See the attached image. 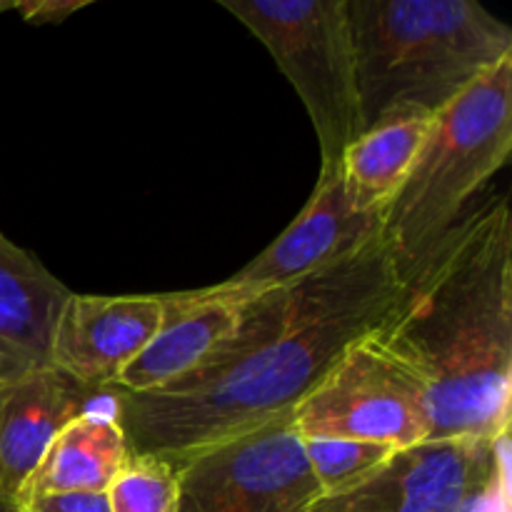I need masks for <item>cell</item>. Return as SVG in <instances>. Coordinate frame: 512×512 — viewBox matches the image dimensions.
I'll list each match as a JSON object with an SVG mask.
<instances>
[{"label": "cell", "instance_id": "obj_1", "mask_svg": "<svg viewBox=\"0 0 512 512\" xmlns=\"http://www.w3.org/2000/svg\"><path fill=\"white\" fill-rule=\"evenodd\" d=\"M403 280L383 238L288 288L253 295L235 333L188 378L108 388L133 455L183 460L293 413L340 358L380 328Z\"/></svg>", "mask_w": 512, "mask_h": 512}, {"label": "cell", "instance_id": "obj_2", "mask_svg": "<svg viewBox=\"0 0 512 512\" xmlns=\"http://www.w3.org/2000/svg\"><path fill=\"white\" fill-rule=\"evenodd\" d=\"M423 390L430 443L510 438L512 218L493 198L403 280L368 335Z\"/></svg>", "mask_w": 512, "mask_h": 512}, {"label": "cell", "instance_id": "obj_3", "mask_svg": "<svg viewBox=\"0 0 512 512\" xmlns=\"http://www.w3.org/2000/svg\"><path fill=\"white\" fill-rule=\"evenodd\" d=\"M360 135L438 115L512 55V30L475 0H345Z\"/></svg>", "mask_w": 512, "mask_h": 512}, {"label": "cell", "instance_id": "obj_4", "mask_svg": "<svg viewBox=\"0 0 512 512\" xmlns=\"http://www.w3.org/2000/svg\"><path fill=\"white\" fill-rule=\"evenodd\" d=\"M512 150V55L433 118L400 193L383 213V243L400 280L458 225L468 200Z\"/></svg>", "mask_w": 512, "mask_h": 512}, {"label": "cell", "instance_id": "obj_5", "mask_svg": "<svg viewBox=\"0 0 512 512\" xmlns=\"http://www.w3.org/2000/svg\"><path fill=\"white\" fill-rule=\"evenodd\" d=\"M268 48L315 125L320 175L360 138L353 40L345 0H218Z\"/></svg>", "mask_w": 512, "mask_h": 512}, {"label": "cell", "instance_id": "obj_6", "mask_svg": "<svg viewBox=\"0 0 512 512\" xmlns=\"http://www.w3.org/2000/svg\"><path fill=\"white\" fill-rule=\"evenodd\" d=\"M510 498V438L425 443L395 453L343 493L308 512H493Z\"/></svg>", "mask_w": 512, "mask_h": 512}, {"label": "cell", "instance_id": "obj_7", "mask_svg": "<svg viewBox=\"0 0 512 512\" xmlns=\"http://www.w3.org/2000/svg\"><path fill=\"white\" fill-rule=\"evenodd\" d=\"M290 415L175 460V512H308L323 493Z\"/></svg>", "mask_w": 512, "mask_h": 512}, {"label": "cell", "instance_id": "obj_8", "mask_svg": "<svg viewBox=\"0 0 512 512\" xmlns=\"http://www.w3.org/2000/svg\"><path fill=\"white\" fill-rule=\"evenodd\" d=\"M290 418L300 440H363L395 450L430 443L423 390L370 338L355 343Z\"/></svg>", "mask_w": 512, "mask_h": 512}, {"label": "cell", "instance_id": "obj_9", "mask_svg": "<svg viewBox=\"0 0 512 512\" xmlns=\"http://www.w3.org/2000/svg\"><path fill=\"white\" fill-rule=\"evenodd\" d=\"M380 235L383 213H365L355 208L340 170H335L320 175L298 218L263 253L223 280L220 288L240 300L265 290L288 288L358 253L363 245Z\"/></svg>", "mask_w": 512, "mask_h": 512}, {"label": "cell", "instance_id": "obj_10", "mask_svg": "<svg viewBox=\"0 0 512 512\" xmlns=\"http://www.w3.org/2000/svg\"><path fill=\"white\" fill-rule=\"evenodd\" d=\"M163 318L160 295L70 293L50 338V365L75 383L108 390Z\"/></svg>", "mask_w": 512, "mask_h": 512}, {"label": "cell", "instance_id": "obj_11", "mask_svg": "<svg viewBox=\"0 0 512 512\" xmlns=\"http://www.w3.org/2000/svg\"><path fill=\"white\" fill-rule=\"evenodd\" d=\"M110 403L108 390L75 383L53 365L0 378V500H18L55 435L88 410Z\"/></svg>", "mask_w": 512, "mask_h": 512}, {"label": "cell", "instance_id": "obj_12", "mask_svg": "<svg viewBox=\"0 0 512 512\" xmlns=\"http://www.w3.org/2000/svg\"><path fill=\"white\" fill-rule=\"evenodd\" d=\"M245 300L208 285L180 293H160L163 318L143 350L120 370L110 388L150 393L168 388L203 368L210 355L235 333Z\"/></svg>", "mask_w": 512, "mask_h": 512}, {"label": "cell", "instance_id": "obj_13", "mask_svg": "<svg viewBox=\"0 0 512 512\" xmlns=\"http://www.w3.org/2000/svg\"><path fill=\"white\" fill-rule=\"evenodd\" d=\"M70 290L0 233V370L3 375L50 365V338Z\"/></svg>", "mask_w": 512, "mask_h": 512}, {"label": "cell", "instance_id": "obj_14", "mask_svg": "<svg viewBox=\"0 0 512 512\" xmlns=\"http://www.w3.org/2000/svg\"><path fill=\"white\" fill-rule=\"evenodd\" d=\"M130 455L133 453L110 400L70 420L55 435L18 498L43 493H108Z\"/></svg>", "mask_w": 512, "mask_h": 512}, {"label": "cell", "instance_id": "obj_15", "mask_svg": "<svg viewBox=\"0 0 512 512\" xmlns=\"http://www.w3.org/2000/svg\"><path fill=\"white\" fill-rule=\"evenodd\" d=\"M433 118L408 115L388 120L370 128L345 150L338 170L355 208L365 213H385L408 180Z\"/></svg>", "mask_w": 512, "mask_h": 512}, {"label": "cell", "instance_id": "obj_16", "mask_svg": "<svg viewBox=\"0 0 512 512\" xmlns=\"http://www.w3.org/2000/svg\"><path fill=\"white\" fill-rule=\"evenodd\" d=\"M303 448L310 473L318 480L323 495L355 488L373 473H378L395 453H400L390 445L338 438L303 440Z\"/></svg>", "mask_w": 512, "mask_h": 512}, {"label": "cell", "instance_id": "obj_17", "mask_svg": "<svg viewBox=\"0 0 512 512\" xmlns=\"http://www.w3.org/2000/svg\"><path fill=\"white\" fill-rule=\"evenodd\" d=\"M110 512H175L178 468L158 455H130L108 488Z\"/></svg>", "mask_w": 512, "mask_h": 512}, {"label": "cell", "instance_id": "obj_18", "mask_svg": "<svg viewBox=\"0 0 512 512\" xmlns=\"http://www.w3.org/2000/svg\"><path fill=\"white\" fill-rule=\"evenodd\" d=\"M23 512H110L108 493H43L15 500Z\"/></svg>", "mask_w": 512, "mask_h": 512}, {"label": "cell", "instance_id": "obj_19", "mask_svg": "<svg viewBox=\"0 0 512 512\" xmlns=\"http://www.w3.org/2000/svg\"><path fill=\"white\" fill-rule=\"evenodd\" d=\"M88 3H65V0H35V3H13L28 23H63L75 10L85 8Z\"/></svg>", "mask_w": 512, "mask_h": 512}, {"label": "cell", "instance_id": "obj_20", "mask_svg": "<svg viewBox=\"0 0 512 512\" xmlns=\"http://www.w3.org/2000/svg\"><path fill=\"white\" fill-rule=\"evenodd\" d=\"M0 512H23L15 500H0Z\"/></svg>", "mask_w": 512, "mask_h": 512}, {"label": "cell", "instance_id": "obj_21", "mask_svg": "<svg viewBox=\"0 0 512 512\" xmlns=\"http://www.w3.org/2000/svg\"><path fill=\"white\" fill-rule=\"evenodd\" d=\"M493 512H510V498L500 500V503L495 505V510H493Z\"/></svg>", "mask_w": 512, "mask_h": 512}, {"label": "cell", "instance_id": "obj_22", "mask_svg": "<svg viewBox=\"0 0 512 512\" xmlns=\"http://www.w3.org/2000/svg\"><path fill=\"white\" fill-rule=\"evenodd\" d=\"M5 10H13V3H8V0H0V13H5Z\"/></svg>", "mask_w": 512, "mask_h": 512}, {"label": "cell", "instance_id": "obj_23", "mask_svg": "<svg viewBox=\"0 0 512 512\" xmlns=\"http://www.w3.org/2000/svg\"><path fill=\"white\" fill-rule=\"evenodd\" d=\"M0 378H3V370H0Z\"/></svg>", "mask_w": 512, "mask_h": 512}]
</instances>
